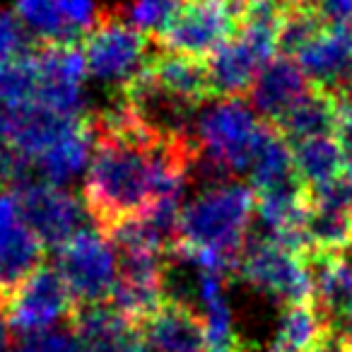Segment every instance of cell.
<instances>
[{
    "mask_svg": "<svg viewBox=\"0 0 352 352\" xmlns=\"http://www.w3.org/2000/svg\"><path fill=\"white\" fill-rule=\"evenodd\" d=\"M254 212V188L241 184L206 188L179 215L174 249H212L225 256L236 270L246 249Z\"/></svg>",
    "mask_w": 352,
    "mask_h": 352,
    "instance_id": "1",
    "label": "cell"
},
{
    "mask_svg": "<svg viewBox=\"0 0 352 352\" xmlns=\"http://www.w3.org/2000/svg\"><path fill=\"white\" fill-rule=\"evenodd\" d=\"M87 73L123 89L150 65L157 46L145 32L135 30L121 10H104L80 39Z\"/></svg>",
    "mask_w": 352,
    "mask_h": 352,
    "instance_id": "2",
    "label": "cell"
},
{
    "mask_svg": "<svg viewBox=\"0 0 352 352\" xmlns=\"http://www.w3.org/2000/svg\"><path fill=\"white\" fill-rule=\"evenodd\" d=\"M249 0H182L174 17L155 34V46L171 54L206 60L234 39Z\"/></svg>",
    "mask_w": 352,
    "mask_h": 352,
    "instance_id": "3",
    "label": "cell"
},
{
    "mask_svg": "<svg viewBox=\"0 0 352 352\" xmlns=\"http://www.w3.org/2000/svg\"><path fill=\"white\" fill-rule=\"evenodd\" d=\"M263 118L256 116L244 99H217L208 111L198 116L196 145L212 166L232 174L251 169L258 145Z\"/></svg>",
    "mask_w": 352,
    "mask_h": 352,
    "instance_id": "4",
    "label": "cell"
},
{
    "mask_svg": "<svg viewBox=\"0 0 352 352\" xmlns=\"http://www.w3.org/2000/svg\"><path fill=\"white\" fill-rule=\"evenodd\" d=\"M56 268L75 307L102 304L109 302L118 280V254L99 230H80L56 249Z\"/></svg>",
    "mask_w": 352,
    "mask_h": 352,
    "instance_id": "5",
    "label": "cell"
},
{
    "mask_svg": "<svg viewBox=\"0 0 352 352\" xmlns=\"http://www.w3.org/2000/svg\"><path fill=\"white\" fill-rule=\"evenodd\" d=\"M236 273L256 289L278 297L285 307L314 299L311 263L275 239H261L246 246Z\"/></svg>",
    "mask_w": 352,
    "mask_h": 352,
    "instance_id": "6",
    "label": "cell"
},
{
    "mask_svg": "<svg viewBox=\"0 0 352 352\" xmlns=\"http://www.w3.org/2000/svg\"><path fill=\"white\" fill-rule=\"evenodd\" d=\"M36 63V99L34 104L65 116H80L82 82L87 60L80 41H46L32 44Z\"/></svg>",
    "mask_w": 352,
    "mask_h": 352,
    "instance_id": "7",
    "label": "cell"
},
{
    "mask_svg": "<svg viewBox=\"0 0 352 352\" xmlns=\"http://www.w3.org/2000/svg\"><path fill=\"white\" fill-rule=\"evenodd\" d=\"M75 302L56 265L41 263L10 294L6 307L8 328L20 338L49 331L58 318H70Z\"/></svg>",
    "mask_w": 352,
    "mask_h": 352,
    "instance_id": "8",
    "label": "cell"
},
{
    "mask_svg": "<svg viewBox=\"0 0 352 352\" xmlns=\"http://www.w3.org/2000/svg\"><path fill=\"white\" fill-rule=\"evenodd\" d=\"M307 261L347 256L352 251V179L311 193L307 217H304Z\"/></svg>",
    "mask_w": 352,
    "mask_h": 352,
    "instance_id": "9",
    "label": "cell"
},
{
    "mask_svg": "<svg viewBox=\"0 0 352 352\" xmlns=\"http://www.w3.org/2000/svg\"><path fill=\"white\" fill-rule=\"evenodd\" d=\"M15 193L20 220L39 236L46 249H60L75 232H80V203L58 184H25Z\"/></svg>",
    "mask_w": 352,
    "mask_h": 352,
    "instance_id": "10",
    "label": "cell"
},
{
    "mask_svg": "<svg viewBox=\"0 0 352 352\" xmlns=\"http://www.w3.org/2000/svg\"><path fill=\"white\" fill-rule=\"evenodd\" d=\"M68 321L82 352H150L140 326L109 302L75 307Z\"/></svg>",
    "mask_w": 352,
    "mask_h": 352,
    "instance_id": "11",
    "label": "cell"
},
{
    "mask_svg": "<svg viewBox=\"0 0 352 352\" xmlns=\"http://www.w3.org/2000/svg\"><path fill=\"white\" fill-rule=\"evenodd\" d=\"M150 352H208V328L203 314L182 299L166 297L164 304L140 323Z\"/></svg>",
    "mask_w": 352,
    "mask_h": 352,
    "instance_id": "12",
    "label": "cell"
},
{
    "mask_svg": "<svg viewBox=\"0 0 352 352\" xmlns=\"http://www.w3.org/2000/svg\"><path fill=\"white\" fill-rule=\"evenodd\" d=\"M309 89L311 80L307 78L302 65L289 56L278 54L261 68L251 87V102L263 121L278 123L302 102Z\"/></svg>",
    "mask_w": 352,
    "mask_h": 352,
    "instance_id": "13",
    "label": "cell"
},
{
    "mask_svg": "<svg viewBox=\"0 0 352 352\" xmlns=\"http://www.w3.org/2000/svg\"><path fill=\"white\" fill-rule=\"evenodd\" d=\"M311 82L342 89L352 70V27L326 25L294 56Z\"/></svg>",
    "mask_w": 352,
    "mask_h": 352,
    "instance_id": "14",
    "label": "cell"
},
{
    "mask_svg": "<svg viewBox=\"0 0 352 352\" xmlns=\"http://www.w3.org/2000/svg\"><path fill=\"white\" fill-rule=\"evenodd\" d=\"M147 75L160 89L193 109L198 104L215 99L210 73H208L206 60L201 58L157 49L147 65Z\"/></svg>",
    "mask_w": 352,
    "mask_h": 352,
    "instance_id": "15",
    "label": "cell"
},
{
    "mask_svg": "<svg viewBox=\"0 0 352 352\" xmlns=\"http://www.w3.org/2000/svg\"><path fill=\"white\" fill-rule=\"evenodd\" d=\"M342 97H345L342 89L311 82V89L304 94L302 102L287 116L280 118L275 126L287 138L289 145L314 135H331V133H336Z\"/></svg>",
    "mask_w": 352,
    "mask_h": 352,
    "instance_id": "16",
    "label": "cell"
},
{
    "mask_svg": "<svg viewBox=\"0 0 352 352\" xmlns=\"http://www.w3.org/2000/svg\"><path fill=\"white\" fill-rule=\"evenodd\" d=\"M292 157L297 176L311 191L342 182L350 174L347 157L342 152L340 142H338L336 133L292 142Z\"/></svg>",
    "mask_w": 352,
    "mask_h": 352,
    "instance_id": "17",
    "label": "cell"
},
{
    "mask_svg": "<svg viewBox=\"0 0 352 352\" xmlns=\"http://www.w3.org/2000/svg\"><path fill=\"white\" fill-rule=\"evenodd\" d=\"M336 328L338 326L326 316L316 299L287 304L280 316V326L270 352H311Z\"/></svg>",
    "mask_w": 352,
    "mask_h": 352,
    "instance_id": "18",
    "label": "cell"
},
{
    "mask_svg": "<svg viewBox=\"0 0 352 352\" xmlns=\"http://www.w3.org/2000/svg\"><path fill=\"white\" fill-rule=\"evenodd\" d=\"M249 174L254 191H265V188L283 186V184L299 179L294 169L292 145L275 123L263 121Z\"/></svg>",
    "mask_w": 352,
    "mask_h": 352,
    "instance_id": "19",
    "label": "cell"
},
{
    "mask_svg": "<svg viewBox=\"0 0 352 352\" xmlns=\"http://www.w3.org/2000/svg\"><path fill=\"white\" fill-rule=\"evenodd\" d=\"M314 299L336 326L352 311V263L347 256L311 258Z\"/></svg>",
    "mask_w": 352,
    "mask_h": 352,
    "instance_id": "20",
    "label": "cell"
},
{
    "mask_svg": "<svg viewBox=\"0 0 352 352\" xmlns=\"http://www.w3.org/2000/svg\"><path fill=\"white\" fill-rule=\"evenodd\" d=\"M44 249L39 236L22 220L0 234V278L10 292L44 263Z\"/></svg>",
    "mask_w": 352,
    "mask_h": 352,
    "instance_id": "21",
    "label": "cell"
},
{
    "mask_svg": "<svg viewBox=\"0 0 352 352\" xmlns=\"http://www.w3.org/2000/svg\"><path fill=\"white\" fill-rule=\"evenodd\" d=\"M36 99V63L32 49L0 63V111L30 107Z\"/></svg>",
    "mask_w": 352,
    "mask_h": 352,
    "instance_id": "22",
    "label": "cell"
},
{
    "mask_svg": "<svg viewBox=\"0 0 352 352\" xmlns=\"http://www.w3.org/2000/svg\"><path fill=\"white\" fill-rule=\"evenodd\" d=\"M182 0H135L121 15L131 22L135 30L145 32V34L155 36L166 27V22L174 17L176 8Z\"/></svg>",
    "mask_w": 352,
    "mask_h": 352,
    "instance_id": "23",
    "label": "cell"
},
{
    "mask_svg": "<svg viewBox=\"0 0 352 352\" xmlns=\"http://www.w3.org/2000/svg\"><path fill=\"white\" fill-rule=\"evenodd\" d=\"M32 49V41L25 34V22L20 15L0 12V63L12 60L17 56L27 54Z\"/></svg>",
    "mask_w": 352,
    "mask_h": 352,
    "instance_id": "24",
    "label": "cell"
},
{
    "mask_svg": "<svg viewBox=\"0 0 352 352\" xmlns=\"http://www.w3.org/2000/svg\"><path fill=\"white\" fill-rule=\"evenodd\" d=\"M15 352H82L78 338L70 333L58 331H41L34 336L20 338V345Z\"/></svg>",
    "mask_w": 352,
    "mask_h": 352,
    "instance_id": "25",
    "label": "cell"
},
{
    "mask_svg": "<svg viewBox=\"0 0 352 352\" xmlns=\"http://www.w3.org/2000/svg\"><path fill=\"white\" fill-rule=\"evenodd\" d=\"M336 138L340 142L342 152L347 157V166H350L352 174V99L342 97L340 102V111H338V123H336Z\"/></svg>",
    "mask_w": 352,
    "mask_h": 352,
    "instance_id": "26",
    "label": "cell"
},
{
    "mask_svg": "<svg viewBox=\"0 0 352 352\" xmlns=\"http://www.w3.org/2000/svg\"><path fill=\"white\" fill-rule=\"evenodd\" d=\"M20 222V208H17L15 191H0V234L8 232Z\"/></svg>",
    "mask_w": 352,
    "mask_h": 352,
    "instance_id": "27",
    "label": "cell"
},
{
    "mask_svg": "<svg viewBox=\"0 0 352 352\" xmlns=\"http://www.w3.org/2000/svg\"><path fill=\"white\" fill-rule=\"evenodd\" d=\"M311 352H352V345L345 338V333H342L340 328H336V331L328 333Z\"/></svg>",
    "mask_w": 352,
    "mask_h": 352,
    "instance_id": "28",
    "label": "cell"
},
{
    "mask_svg": "<svg viewBox=\"0 0 352 352\" xmlns=\"http://www.w3.org/2000/svg\"><path fill=\"white\" fill-rule=\"evenodd\" d=\"M208 352H254L249 345H246L244 340H239V338H234L232 342H227V345L222 347H210Z\"/></svg>",
    "mask_w": 352,
    "mask_h": 352,
    "instance_id": "29",
    "label": "cell"
},
{
    "mask_svg": "<svg viewBox=\"0 0 352 352\" xmlns=\"http://www.w3.org/2000/svg\"><path fill=\"white\" fill-rule=\"evenodd\" d=\"M10 289H8V285L3 283V278H0V316L6 314V307H8V302H10Z\"/></svg>",
    "mask_w": 352,
    "mask_h": 352,
    "instance_id": "30",
    "label": "cell"
},
{
    "mask_svg": "<svg viewBox=\"0 0 352 352\" xmlns=\"http://www.w3.org/2000/svg\"><path fill=\"white\" fill-rule=\"evenodd\" d=\"M338 328H340V331L345 333V338H347V340H350V345H352V311L347 314L345 318H342V323H340V326H338Z\"/></svg>",
    "mask_w": 352,
    "mask_h": 352,
    "instance_id": "31",
    "label": "cell"
},
{
    "mask_svg": "<svg viewBox=\"0 0 352 352\" xmlns=\"http://www.w3.org/2000/svg\"><path fill=\"white\" fill-rule=\"evenodd\" d=\"M347 87H350V94H347V97L352 99V70H350V78H347Z\"/></svg>",
    "mask_w": 352,
    "mask_h": 352,
    "instance_id": "32",
    "label": "cell"
},
{
    "mask_svg": "<svg viewBox=\"0 0 352 352\" xmlns=\"http://www.w3.org/2000/svg\"><path fill=\"white\" fill-rule=\"evenodd\" d=\"M275 3H285V0H275Z\"/></svg>",
    "mask_w": 352,
    "mask_h": 352,
    "instance_id": "33",
    "label": "cell"
},
{
    "mask_svg": "<svg viewBox=\"0 0 352 352\" xmlns=\"http://www.w3.org/2000/svg\"><path fill=\"white\" fill-rule=\"evenodd\" d=\"M350 179H352V174H350Z\"/></svg>",
    "mask_w": 352,
    "mask_h": 352,
    "instance_id": "34",
    "label": "cell"
}]
</instances>
